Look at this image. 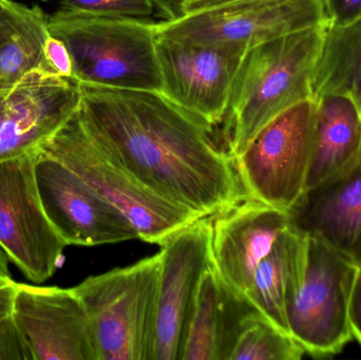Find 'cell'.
<instances>
[{
  "label": "cell",
  "mask_w": 361,
  "mask_h": 360,
  "mask_svg": "<svg viewBox=\"0 0 361 360\" xmlns=\"http://www.w3.org/2000/svg\"><path fill=\"white\" fill-rule=\"evenodd\" d=\"M80 116L95 141L146 190L200 218L245 198L214 129L162 93L78 84Z\"/></svg>",
  "instance_id": "1"
},
{
  "label": "cell",
  "mask_w": 361,
  "mask_h": 360,
  "mask_svg": "<svg viewBox=\"0 0 361 360\" xmlns=\"http://www.w3.org/2000/svg\"><path fill=\"white\" fill-rule=\"evenodd\" d=\"M329 25L301 30L248 49L222 123L231 160L276 116L314 99V74Z\"/></svg>",
  "instance_id": "2"
},
{
  "label": "cell",
  "mask_w": 361,
  "mask_h": 360,
  "mask_svg": "<svg viewBox=\"0 0 361 360\" xmlns=\"http://www.w3.org/2000/svg\"><path fill=\"white\" fill-rule=\"evenodd\" d=\"M48 29L67 46L78 84L162 92L157 23L59 8Z\"/></svg>",
  "instance_id": "3"
},
{
  "label": "cell",
  "mask_w": 361,
  "mask_h": 360,
  "mask_svg": "<svg viewBox=\"0 0 361 360\" xmlns=\"http://www.w3.org/2000/svg\"><path fill=\"white\" fill-rule=\"evenodd\" d=\"M160 273L158 253L72 287L88 317L95 360H152Z\"/></svg>",
  "instance_id": "4"
},
{
  "label": "cell",
  "mask_w": 361,
  "mask_h": 360,
  "mask_svg": "<svg viewBox=\"0 0 361 360\" xmlns=\"http://www.w3.org/2000/svg\"><path fill=\"white\" fill-rule=\"evenodd\" d=\"M80 108V107H78ZM38 149L63 163L102 198L126 216L140 239L161 245L201 218L146 190L89 132L80 110Z\"/></svg>",
  "instance_id": "5"
},
{
  "label": "cell",
  "mask_w": 361,
  "mask_h": 360,
  "mask_svg": "<svg viewBox=\"0 0 361 360\" xmlns=\"http://www.w3.org/2000/svg\"><path fill=\"white\" fill-rule=\"evenodd\" d=\"M315 99L276 116L233 159L246 198L290 213L305 192L315 127Z\"/></svg>",
  "instance_id": "6"
},
{
  "label": "cell",
  "mask_w": 361,
  "mask_h": 360,
  "mask_svg": "<svg viewBox=\"0 0 361 360\" xmlns=\"http://www.w3.org/2000/svg\"><path fill=\"white\" fill-rule=\"evenodd\" d=\"M356 272L353 262L309 237L305 276L286 312L290 335L305 354L332 356L353 340L349 304Z\"/></svg>",
  "instance_id": "7"
},
{
  "label": "cell",
  "mask_w": 361,
  "mask_h": 360,
  "mask_svg": "<svg viewBox=\"0 0 361 360\" xmlns=\"http://www.w3.org/2000/svg\"><path fill=\"white\" fill-rule=\"evenodd\" d=\"M35 154L0 162V247L30 281L42 283L56 272L68 245L42 206Z\"/></svg>",
  "instance_id": "8"
},
{
  "label": "cell",
  "mask_w": 361,
  "mask_h": 360,
  "mask_svg": "<svg viewBox=\"0 0 361 360\" xmlns=\"http://www.w3.org/2000/svg\"><path fill=\"white\" fill-rule=\"evenodd\" d=\"M328 23L326 0H240L157 23V34L180 42H229L250 49Z\"/></svg>",
  "instance_id": "9"
},
{
  "label": "cell",
  "mask_w": 361,
  "mask_h": 360,
  "mask_svg": "<svg viewBox=\"0 0 361 360\" xmlns=\"http://www.w3.org/2000/svg\"><path fill=\"white\" fill-rule=\"evenodd\" d=\"M247 46L157 38L162 94L209 128L222 124Z\"/></svg>",
  "instance_id": "10"
},
{
  "label": "cell",
  "mask_w": 361,
  "mask_h": 360,
  "mask_svg": "<svg viewBox=\"0 0 361 360\" xmlns=\"http://www.w3.org/2000/svg\"><path fill=\"white\" fill-rule=\"evenodd\" d=\"M34 168L44 211L67 245L95 247L140 239L124 213L59 160L37 149Z\"/></svg>",
  "instance_id": "11"
},
{
  "label": "cell",
  "mask_w": 361,
  "mask_h": 360,
  "mask_svg": "<svg viewBox=\"0 0 361 360\" xmlns=\"http://www.w3.org/2000/svg\"><path fill=\"white\" fill-rule=\"evenodd\" d=\"M210 235V218H201L171 235L160 245L152 360H180L200 281L212 266Z\"/></svg>",
  "instance_id": "12"
},
{
  "label": "cell",
  "mask_w": 361,
  "mask_h": 360,
  "mask_svg": "<svg viewBox=\"0 0 361 360\" xmlns=\"http://www.w3.org/2000/svg\"><path fill=\"white\" fill-rule=\"evenodd\" d=\"M80 104L78 82L55 73L47 63L0 89V162L37 150Z\"/></svg>",
  "instance_id": "13"
},
{
  "label": "cell",
  "mask_w": 361,
  "mask_h": 360,
  "mask_svg": "<svg viewBox=\"0 0 361 360\" xmlns=\"http://www.w3.org/2000/svg\"><path fill=\"white\" fill-rule=\"evenodd\" d=\"M12 317L33 360H95L88 317L73 289L17 283Z\"/></svg>",
  "instance_id": "14"
},
{
  "label": "cell",
  "mask_w": 361,
  "mask_h": 360,
  "mask_svg": "<svg viewBox=\"0 0 361 360\" xmlns=\"http://www.w3.org/2000/svg\"><path fill=\"white\" fill-rule=\"evenodd\" d=\"M210 222L212 266L231 289L245 296L259 264L292 225L290 215L245 197Z\"/></svg>",
  "instance_id": "15"
},
{
  "label": "cell",
  "mask_w": 361,
  "mask_h": 360,
  "mask_svg": "<svg viewBox=\"0 0 361 360\" xmlns=\"http://www.w3.org/2000/svg\"><path fill=\"white\" fill-rule=\"evenodd\" d=\"M293 228L361 264V150L347 168L305 190L288 213Z\"/></svg>",
  "instance_id": "16"
},
{
  "label": "cell",
  "mask_w": 361,
  "mask_h": 360,
  "mask_svg": "<svg viewBox=\"0 0 361 360\" xmlns=\"http://www.w3.org/2000/svg\"><path fill=\"white\" fill-rule=\"evenodd\" d=\"M260 314L210 266L200 281L180 360H229L246 323Z\"/></svg>",
  "instance_id": "17"
},
{
  "label": "cell",
  "mask_w": 361,
  "mask_h": 360,
  "mask_svg": "<svg viewBox=\"0 0 361 360\" xmlns=\"http://www.w3.org/2000/svg\"><path fill=\"white\" fill-rule=\"evenodd\" d=\"M307 239L292 225L282 232L257 268L245 295L262 316L288 334L286 312L305 276Z\"/></svg>",
  "instance_id": "18"
},
{
  "label": "cell",
  "mask_w": 361,
  "mask_h": 360,
  "mask_svg": "<svg viewBox=\"0 0 361 360\" xmlns=\"http://www.w3.org/2000/svg\"><path fill=\"white\" fill-rule=\"evenodd\" d=\"M315 127L305 190L347 168L360 154L361 114L357 104L341 94L316 99Z\"/></svg>",
  "instance_id": "19"
},
{
  "label": "cell",
  "mask_w": 361,
  "mask_h": 360,
  "mask_svg": "<svg viewBox=\"0 0 361 360\" xmlns=\"http://www.w3.org/2000/svg\"><path fill=\"white\" fill-rule=\"evenodd\" d=\"M0 2L6 13V29L0 39V89H4L46 63L44 46L50 32L48 15L38 4Z\"/></svg>",
  "instance_id": "20"
},
{
  "label": "cell",
  "mask_w": 361,
  "mask_h": 360,
  "mask_svg": "<svg viewBox=\"0 0 361 360\" xmlns=\"http://www.w3.org/2000/svg\"><path fill=\"white\" fill-rule=\"evenodd\" d=\"M314 99L351 97L361 105V16L343 25H329L313 80Z\"/></svg>",
  "instance_id": "21"
},
{
  "label": "cell",
  "mask_w": 361,
  "mask_h": 360,
  "mask_svg": "<svg viewBox=\"0 0 361 360\" xmlns=\"http://www.w3.org/2000/svg\"><path fill=\"white\" fill-rule=\"evenodd\" d=\"M300 345L261 314L242 330L229 360H300Z\"/></svg>",
  "instance_id": "22"
},
{
  "label": "cell",
  "mask_w": 361,
  "mask_h": 360,
  "mask_svg": "<svg viewBox=\"0 0 361 360\" xmlns=\"http://www.w3.org/2000/svg\"><path fill=\"white\" fill-rule=\"evenodd\" d=\"M59 8L111 16L145 17L154 12L152 0H59Z\"/></svg>",
  "instance_id": "23"
},
{
  "label": "cell",
  "mask_w": 361,
  "mask_h": 360,
  "mask_svg": "<svg viewBox=\"0 0 361 360\" xmlns=\"http://www.w3.org/2000/svg\"><path fill=\"white\" fill-rule=\"evenodd\" d=\"M0 360H33L12 315L0 321Z\"/></svg>",
  "instance_id": "24"
},
{
  "label": "cell",
  "mask_w": 361,
  "mask_h": 360,
  "mask_svg": "<svg viewBox=\"0 0 361 360\" xmlns=\"http://www.w3.org/2000/svg\"><path fill=\"white\" fill-rule=\"evenodd\" d=\"M44 56L55 73L63 77L73 78V61L63 40L50 34L44 42Z\"/></svg>",
  "instance_id": "25"
},
{
  "label": "cell",
  "mask_w": 361,
  "mask_h": 360,
  "mask_svg": "<svg viewBox=\"0 0 361 360\" xmlns=\"http://www.w3.org/2000/svg\"><path fill=\"white\" fill-rule=\"evenodd\" d=\"M330 25H343L361 16V0H326Z\"/></svg>",
  "instance_id": "26"
},
{
  "label": "cell",
  "mask_w": 361,
  "mask_h": 360,
  "mask_svg": "<svg viewBox=\"0 0 361 360\" xmlns=\"http://www.w3.org/2000/svg\"><path fill=\"white\" fill-rule=\"evenodd\" d=\"M349 319L353 338L361 345V264L357 266L349 304Z\"/></svg>",
  "instance_id": "27"
},
{
  "label": "cell",
  "mask_w": 361,
  "mask_h": 360,
  "mask_svg": "<svg viewBox=\"0 0 361 360\" xmlns=\"http://www.w3.org/2000/svg\"><path fill=\"white\" fill-rule=\"evenodd\" d=\"M201 0H152L154 10L164 21L176 20L184 16V8Z\"/></svg>",
  "instance_id": "28"
},
{
  "label": "cell",
  "mask_w": 361,
  "mask_h": 360,
  "mask_svg": "<svg viewBox=\"0 0 361 360\" xmlns=\"http://www.w3.org/2000/svg\"><path fill=\"white\" fill-rule=\"evenodd\" d=\"M17 283L10 276H0V321L12 315Z\"/></svg>",
  "instance_id": "29"
},
{
  "label": "cell",
  "mask_w": 361,
  "mask_h": 360,
  "mask_svg": "<svg viewBox=\"0 0 361 360\" xmlns=\"http://www.w3.org/2000/svg\"><path fill=\"white\" fill-rule=\"evenodd\" d=\"M235 1H240V0H201V1L195 2V4H188V6H185L183 12H184L185 16V15L192 14V13L200 12V11L224 6V4Z\"/></svg>",
  "instance_id": "30"
},
{
  "label": "cell",
  "mask_w": 361,
  "mask_h": 360,
  "mask_svg": "<svg viewBox=\"0 0 361 360\" xmlns=\"http://www.w3.org/2000/svg\"><path fill=\"white\" fill-rule=\"evenodd\" d=\"M8 259L6 257V253L0 247V276H10V274H8Z\"/></svg>",
  "instance_id": "31"
},
{
  "label": "cell",
  "mask_w": 361,
  "mask_h": 360,
  "mask_svg": "<svg viewBox=\"0 0 361 360\" xmlns=\"http://www.w3.org/2000/svg\"><path fill=\"white\" fill-rule=\"evenodd\" d=\"M4 29H6V13H4V6L0 2V39L4 35Z\"/></svg>",
  "instance_id": "32"
},
{
  "label": "cell",
  "mask_w": 361,
  "mask_h": 360,
  "mask_svg": "<svg viewBox=\"0 0 361 360\" xmlns=\"http://www.w3.org/2000/svg\"><path fill=\"white\" fill-rule=\"evenodd\" d=\"M360 114H361V105L360 106Z\"/></svg>",
  "instance_id": "33"
}]
</instances>
